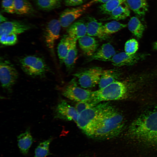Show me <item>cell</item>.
<instances>
[{
  "mask_svg": "<svg viewBox=\"0 0 157 157\" xmlns=\"http://www.w3.org/2000/svg\"><path fill=\"white\" fill-rule=\"evenodd\" d=\"M124 124L122 115L109 104L85 134L96 140H108L118 135L123 130Z\"/></svg>",
  "mask_w": 157,
  "mask_h": 157,
  "instance_id": "cell-1",
  "label": "cell"
},
{
  "mask_svg": "<svg viewBox=\"0 0 157 157\" xmlns=\"http://www.w3.org/2000/svg\"><path fill=\"white\" fill-rule=\"evenodd\" d=\"M131 138L157 148V106L142 112L134 120L128 130Z\"/></svg>",
  "mask_w": 157,
  "mask_h": 157,
  "instance_id": "cell-2",
  "label": "cell"
},
{
  "mask_svg": "<svg viewBox=\"0 0 157 157\" xmlns=\"http://www.w3.org/2000/svg\"><path fill=\"white\" fill-rule=\"evenodd\" d=\"M128 90L126 83L117 81L103 88L93 91L92 102L98 104L101 101L122 100L127 97Z\"/></svg>",
  "mask_w": 157,
  "mask_h": 157,
  "instance_id": "cell-3",
  "label": "cell"
},
{
  "mask_svg": "<svg viewBox=\"0 0 157 157\" xmlns=\"http://www.w3.org/2000/svg\"><path fill=\"white\" fill-rule=\"evenodd\" d=\"M109 105L108 103H99L82 111L79 114L76 122L77 126L85 134Z\"/></svg>",
  "mask_w": 157,
  "mask_h": 157,
  "instance_id": "cell-4",
  "label": "cell"
},
{
  "mask_svg": "<svg viewBox=\"0 0 157 157\" xmlns=\"http://www.w3.org/2000/svg\"><path fill=\"white\" fill-rule=\"evenodd\" d=\"M22 69L26 74L33 77L42 76L48 70L44 61L35 56H28L20 60Z\"/></svg>",
  "mask_w": 157,
  "mask_h": 157,
  "instance_id": "cell-5",
  "label": "cell"
},
{
  "mask_svg": "<svg viewBox=\"0 0 157 157\" xmlns=\"http://www.w3.org/2000/svg\"><path fill=\"white\" fill-rule=\"evenodd\" d=\"M103 70L100 67H93L79 71L73 75L77 78L81 87L89 88L99 84Z\"/></svg>",
  "mask_w": 157,
  "mask_h": 157,
  "instance_id": "cell-6",
  "label": "cell"
},
{
  "mask_svg": "<svg viewBox=\"0 0 157 157\" xmlns=\"http://www.w3.org/2000/svg\"><path fill=\"white\" fill-rule=\"evenodd\" d=\"M18 76V73L8 60H1L0 80L3 88L10 92Z\"/></svg>",
  "mask_w": 157,
  "mask_h": 157,
  "instance_id": "cell-7",
  "label": "cell"
},
{
  "mask_svg": "<svg viewBox=\"0 0 157 157\" xmlns=\"http://www.w3.org/2000/svg\"><path fill=\"white\" fill-rule=\"evenodd\" d=\"M93 91L80 88L72 82L64 90L63 94L67 98L77 102H92Z\"/></svg>",
  "mask_w": 157,
  "mask_h": 157,
  "instance_id": "cell-8",
  "label": "cell"
},
{
  "mask_svg": "<svg viewBox=\"0 0 157 157\" xmlns=\"http://www.w3.org/2000/svg\"><path fill=\"white\" fill-rule=\"evenodd\" d=\"M92 4L90 1L82 6L65 10L61 13L59 19L61 26L63 28L68 27Z\"/></svg>",
  "mask_w": 157,
  "mask_h": 157,
  "instance_id": "cell-9",
  "label": "cell"
},
{
  "mask_svg": "<svg viewBox=\"0 0 157 157\" xmlns=\"http://www.w3.org/2000/svg\"><path fill=\"white\" fill-rule=\"evenodd\" d=\"M61 25L59 20L53 19L47 24L44 30V37L47 47L54 54L55 42L60 37Z\"/></svg>",
  "mask_w": 157,
  "mask_h": 157,
  "instance_id": "cell-10",
  "label": "cell"
},
{
  "mask_svg": "<svg viewBox=\"0 0 157 157\" xmlns=\"http://www.w3.org/2000/svg\"><path fill=\"white\" fill-rule=\"evenodd\" d=\"M146 55L135 53L132 55L125 52L115 54L111 60L112 64L116 67L133 65L145 58Z\"/></svg>",
  "mask_w": 157,
  "mask_h": 157,
  "instance_id": "cell-11",
  "label": "cell"
},
{
  "mask_svg": "<svg viewBox=\"0 0 157 157\" xmlns=\"http://www.w3.org/2000/svg\"><path fill=\"white\" fill-rule=\"evenodd\" d=\"M79 113L75 108L65 101H62L57 105L55 110V117L76 122Z\"/></svg>",
  "mask_w": 157,
  "mask_h": 157,
  "instance_id": "cell-12",
  "label": "cell"
},
{
  "mask_svg": "<svg viewBox=\"0 0 157 157\" xmlns=\"http://www.w3.org/2000/svg\"><path fill=\"white\" fill-rule=\"evenodd\" d=\"M29 25L17 21H6L1 23L0 35L19 34L29 29Z\"/></svg>",
  "mask_w": 157,
  "mask_h": 157,
  "instance_id": "cell-13",
  "label": "cell"
},
{
  "mask_svg": "<svg viewBox=\"0 0 157 157\" xmlns=\"http://www.w3.org/2000/svg\"><path fill=\"white\" fill-rule=\"evenodd\" d=\"M87 35L91 36L97 37L102 40L108 39L109 35L104 32L103 25L92 17H89L86 23Z\"/></svg>",
  "mask_w": 157,
  "mask_h": 157,
  "instance_id": "cell-14",
  "label": "cell"
},
{
  "mask_svg": "<svg viewBox=\"0 0 157 157\" xmlns=\"http://www.w3.org/2000/svg\"><path fill=\"white\" fill-rule=\"evenodd\" d=\"M116 54L113 46L110 43L103 44L91 56L90 60H96L102 61H110Z\"/></svg>",
  "mask_w": 157,
  "mask_h": 157,
  "instance_id": "cell-15",
  "label": "cell"
},
{
  "mask_svg": "<svg viewBox=\"0 0 157 157\" xmlns=\"http://www.w3.org/2000/svg\"><path fill=\"white\" fill-rule=\"evenodd\" d=\"M78 40L80 47L86 55L91 56L97 50L98 42L92 36L85 35Z\"/></svg>",
  "mask_w": 157,
  "mask_h": 157,
  "instance_id": "cell-16",
  "label": "cell"
},
{
  "mask_svg": "<svg viewBox=\"0 0 157 157\" xmlns=\"http://www.w3.org/2000/svg\"><path fill=\"white\" fill-rule=\"evenodd\" d=\"M67 31L70 37L77 40L87 34L86 23L82 20H78L68 27Z\"/></svg>",
  "mask_w": 157,
  "mask_h": 157,
  "instance_id": "cell-17",
  "label": "cell"
},
{
  "mask_svg": "<svg viewBox=\"0 0 157 157\" xmlns=\"http://www.w3.org/2000/svg\"><path fill=\"white\" fill-rule=\"evenodd\" d=\"M121 74V72L117 69L103 70L99 83V88H103L118 81Z\"/></svg>",
  "mask_w": 157,
  "mask_h": 157,
  "instance_id": "cell-18",
  "label": "cell"
},
{
  "mask_svg": "<svg viewBox=\"0 0 157 157\" xmlns=\"http://www.w3.org/2000/svg\"><path fill=\"white\" fill-rule=\"evenodd\" d=\"M18 146L21 152L27 154L33 142V138L29 128L19 135L17 138Z\"/></svg>",
  "mask_w": 157,
  "mask_h": 157,
  "instance_id": "cell-19",
  "label": "cell"
},
{
  "mask_svg": "<svg viewBox=\"0 0 157 157\" xmlns=\"http://www.w3.org/2000/svg\"><path fill=\"white\" fill-rule=\"evenodd\" d=\"M73 39L67 34L62 38L57 47L58 55L60 63H64L65 59L71 47Z\"/></svg>",
  "mask_w": 157,
  "mask_h": 157,
  "instance_id": "cell-20",
  "label": "cell"
},
{
  "mask_svg": "<svg viewBox=\"0 0 157 157\" xmlns=\"http://www.w3.org/2000/svg\"><path fill=\"white\" fill-rule=\"evenodd\" d=\"M130 13L129 8L124 2L114 10L109 15L108 17L102 19V20H123L130 16Z\"/></svg>",
  "mask_w": 157,
  "mask_h": 157,
  "instance_id": "cell-21",
  "label": "cell"
},
{
  "mask_svg": "<svg viewBox=\"0 0 157 157\" xmlns=\"http://www.w3.org/2000/svg\"><path fill=\"white\" fill-rule=\"evenodd\" d=\"M125 3L129 9L141 16H144L148 10L147 0H125Z\"/></svg>",
  "mask_w": 157,
  "mask_h": 157,
  "instance_id": "cell-22",
  "label": "cell"
},
{
  "mask_svg": "<svg viewBox=\"0 0 157 157\" xmlns=\"http://www.w3.org/2000/svg\"><path fill=\"white\" fill-rule=\"evenodd\" d=\"M128 26L129 30L134 36L138 38H142L145 28L138 18L131 17L128 23Z\"/></svg>",
  "mask_w": 157,
  "mask_h": 157,
  "instance_id": "cell-23",
  "label": "cell"
},
{
  "mask_svg": "<svg viewBox=\"0 0 157 157\" xmlns=\"http://www.w3.org/2000/svg\"><path fill=\"white\" fill-rule=\"evenodd\" d=\"M15 13L19 15H26L32 13L33 6L27 0H14Z\"/></svg>",
  "mask_w": 157,
  "mask_h": 157,
  "instance_id": "cell-24",
  "label": "cell"
},
{
  "mask_svg": "<svg viewBox=\"0 0 157 157\" xmlns=\"http://www.w3.org/2000/svg\"><path fill=\"white\" fill-rule=\"evenodd\" d=\"M76 41L73 40L70 48L64 60V63L68 69L73 67L77 58Z\"/></svg>",
  "mask_w": 157,
  "mask_h": 157,
  "instance_id": "cell-25",
  "label": "cell"
},
{
  "mask_svg": "<svg viewBox=\"0 0 157 157\" xmlns=\"http://www.w3.org/2000/svg\"><path fill=\"white\" fill-rule=\"evenodd\" d=\"M35 2L40 9L49 11L59 7L61 4V0H35Z\"/></svg>",
  "mask_w": 157,
  "mask_h": 157,
  "instance_id": "cell-26",
  "label": "cell"
},
{
  "mask_svg": "<svg viewBox=\"0 0 157 157\" xmlns=\"http://www.w3.org/2000/svg\"><path fill=\"white\" fill-rule=\"evenodd\" d=\"M125 1V0H110L102 3L99 8L103 14L109 15L114 10Z\"/></svg>",
  "mask_w": 157,
  "mask_h": 157,
  "instance_id": "cell-27",
  "label": "cell"
},
{
  "mask_svg": "<svg viewBox=\"0 0 157 157\" xmlns=\"http://www.w3.org/2000/svg\"><path fill=\"white\" fill-rule=\"evenodd\" d=\"M52 138L41 142L35 148L34 157H45L51 155L49 151V146Z\"/></svg>",
  "mask_w": 157,
  "mask_h": 157,
  "instance_id": "cell-28",
  "label": "cell"
},
{
  "mask_svg": "<svg viewBox=\"0 0 157 157\" xmlns=\"http://www.w3.org/2000/svg\"><path fill=\"white\" fill-rule=\"evenodd\" d=\"M127 25L114 20L106 23L103 25L104 33L109 35L116 33L126 27Z\"/></svg>",
  "mask_w": 157,
  "mask_h": 157,
  "instance_id": "cell-29",
  "label": "cell"
},
{
  "mask_svg": "<svg viewBox=\"0 0 157 157\" xmlns=\"http://www.w3.org/2000/svg\"><path fill=\"white\" fill-rule=\"evenodd\" d=\"M138 48V43L135 39L132 38L128 40L124 45L125 52L129 55L136 53Z\"/></svg>",
  "mask_w": 157,
  "mask_h": 157,
  "instance_id": "cell-30",
  "label": "cell"
},
{
  "mask_svg": "<svg viewBox=\"0 0 157 157\" xmlns=\"http://www.w3.org/2000/svg\"><path fill=\"white\" fill-rule=\"evenodd\" d=\"M18 40L16 34H10L0 35L1 43L4 45L12 46L15 44Z\"/></svg>",
  "mask_w": 157,
  "mask_h": 157,
  "instance_id": "cell-31",
  "label": "cell"
},
{
  "mask_svg": "<svg viewBox=\"0 0 157 157\" xmlns=\"http://www.w3.org/2000/svg\"><path fill=\"white\" fill-rule=\"evenodd\" d=\"M1 8L3 12L11 14L15 13L14 0H3Z\"/></svg>",
  "mask_w": 157,
  "mask_h": 157,
  "instance_id": "cell-32",
  "label": "cell"
},
{
  "mask_svg": "<svg viewBox=\"0 0 157 157\" xmlns=\"http://www.w3.org/2000/svg\"><path fill=\"white\" fill-rule=\"evenodd\" d=\"M97 104L92 102H78L76 104L75 108L78 113L79 114L82 111L92 107Z\"/></svg>",
  "mask_w": 157,
  "mask_h": 157,
  "instance_id": "cell-33",
  "label": "cell"
},
{
  "mask_svg": "<svg viewBox=\"0 0 157 157\" xmlns=\"http://www.w3.org/2000/svg\"><path fill=\"white\" fill-rule=\"evenodd\" d=\"M84 0H64L65 5L74 6L80 5L83 3Z\"/></svg>",
  "mask_w": 157,
  "mask_h": 157,
  "instance_id": "cell-34",
  "label": "cell"
},
{
  "mask_svg": "<svg viewBox=\"0 0 157 157\" xmlns=\"http://www.w3.org/2000/svg\"><path fill=\"white\" fill-rule=\"evenodd\" d=\"M110 0H92L90 2L92 4L94 3H105Z\"/></svg>",
  "mask_w": 157,
  "mask_h": 157,
  "instance_id": "cell-35",
  "label": "cell"
},
{
  "mask_svg": "<svg viewBox=\"0 0 157 157\" xmlns=\"http://www.w3.org/2000/svg\"><path fill=\"white\" fill-rule=\"evenodd\" d=\"M0 18L1 23L7 21V18L4 17L1 14H0Z\"/></svg>",
  "mask_w": 157,
  "mask_h": 157,
  "instance_id": "cell-36",
  "label": "cell"
},
{
  "mask_svg": "<svg viewBox=\"0 0 157 157\" xmlns=\"http://www.w3.org/2000/svg\"><path fill=\"white\" fill-rule=\"evenodd\" d=\"M153 48L154 49L157 50V41L154 43Z\"/></svg>",
  "mask_w": 157,
  "mask_h": 157,
  "instance_id": "cell-37",
  "label": "cell"
}]
</instances>
